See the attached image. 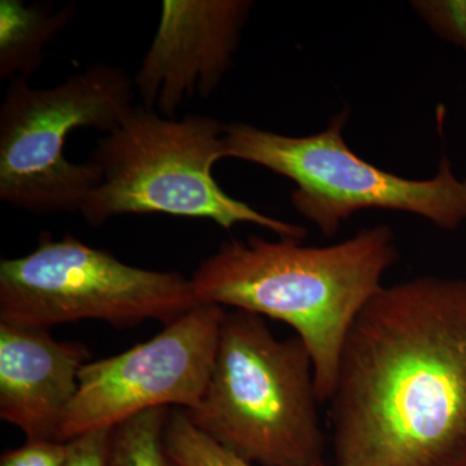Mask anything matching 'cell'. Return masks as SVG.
Segmentation results:
<instances>
[{"instance_id":"4","label":"cell","mask_w":466,"mask_h":466,"mask_svg":"<svg viewBox=\"0 0 466 466\" xmlns=\"http://www.w3.org/2000/svg\"><path fill=\"white\" fill-rule=\"evenodd\" d=\"M226 126L213 116L175 119L134 106L92 153L100 180L81 208L87 225L165 214L213 220L225 229L249 223L280 238L305 240V227L266 216L220 188L213 168L226 158Z\"/></svg>"},{"instance_id":"2","label":"cell","mask_w":466,"mask_h":466,"mask_svg":"<svg viewBox=\"0 0 466 466\" xmlns=\"http://www.w3.org/2000/svg\"><path fill=\"white\" fill-rule=\"evenodd\" d=\"M400 258L389 226L370 227L328 247L302 241L223 242L191 278L200 303L232 308L287 323L314 364L320 403L336 386L346 337Z\"/></svg>"},{"instance_id":"13","label":"cell","mask_w":466,"mask_h":466,"mask_svg":"<svg viewBox=\"0 0 466 466\" xmlns=\"http://www.w3.org/2000/svg\"><path fill=\"white\" fill-rule=\"evenodd\" d=\"M167 459L177 466H253L191 424L183 410L170 412L165 431Z\"/></svg>"},{"instance_id":"9","label":"cell","mask_w":466,"mask_h":466,"mask_svg":"<svg viewBox=\"0 0 466 466\" xmlns=\"http://www.w3.org/2000/svg\"><path fill=\"white\" fill-rule=\"evenodd\" d=\"M251 7L248 0H165L134 76L143 106L174 118L187 99H208L232 67Z\"/></svg>"},{"instance_id":"1","label":"cell","mask_w":466,"mask_h":466,"mask_svg":"<svg viewBox=\"0 0 466 466\" xmlns=\"http://www.w3.org/2000/svg\"><path fill=\"white\" fill-rule=\"evenodd\" d=\"M337 466H466V280L382 287L343 343Z\"/></svg>"},{"instance_id":"5","label":"cell","mask_w":466,"mask_h":466,"mask_svg":"<svg viewBox=\"0 0 466 466\" xmlns=\"http://www.w3.org/2000/svg\"><path fill=\"white\" fill-rule=\"evenodd\" d=\"M134 78L95 64L50 88L27 76L9 81L0 106V198L35 216L81 213L100 180L94 162L64 156L78 128L112 133L134 108Z\"/></svg>"},{"instance_id":"14","label":"cell","mask_w":466,"mask_h":466,"mask_svg":"<svg viewBox=\"0 0 466 466\" xmlns=\"http://www.w3.org/2000/svg\"><path fill=\"white\" fill-rule=\"evenodd\" d=\"M412 7L440 38L466 51V0H419Z\"/></svg>"},{"instance_id":"10","label":"cell","mask_w":466,"mask_h":466,"mask_svg":"<svg viewBox=\"0 0 466 466\" xmlns=\"http://www.w3.org/2000/svg\"><path fill=\"white\" fill-rule=\"evenodd\" d=\"M82 343L56 341L50 330L0 323V417L26 441H57L90 361Z\"/></svg>"},{"instance_id":"11","label":"cell","mask_w":466,"mask_h":466,"mask_svg":"<svg viewBox=\"0 0 466 466\" xmlns=\"http://www.w3.org/2000/svg\"><path fill=\"white\" fill-rule=\"evenodd\" d=\"M73 5H25L20 0L0 2V78L12 79L35 73L45 48L66 26Z\"/></svg>"},{"instance_id":"16","label":"cell","mask_w":466,"mask_h":466,"mask_svg":"<svg viewBox=\"0 0 466 466\" xmlns=\"http://www.w3.org/2000/svg\"><path fill=\"white\" fill-rule=\"evenodd\" d=\"M112 429L95 431L67 441L64 466H108Z\"/></svg>"},{"instance_id":"3","label":"cell","mask_w":466,"mask_h":466,"mask_svg":"<svg viewBox=\"0 0 466 466\" xmlns=\"http://www.w3.org/2000/svg\"><path fill=\"white\" fill-rule=\"evenodd\" d=\"M309 352L299 337L279 339L265 318L226 311L213 370L191 424L260 466H325Z\"/></svg>"},{"instance_id":"7","label":"cell","mask_w":466,"mask_h":466,"mask_svg":"<svg viewBox=\"0 0 466 466\" xmlns=\"http://www.w3.org/2000/svg\"><path fill=\"white\" fill-rule=\"evenodd\" d=\"M198 305L191 279L127 265L72 235L55 241L43 233L32 253L0 260V323L48 330L81 320L167 325Z\"/></svg>"},{"instance_id":"8","label":"cell","mask_w":466,"mask_h":466,"mask_svg":"<svg viewBox=\"0 0 466 466\" xmlns=\"http://www.w3.org/2000/svg\"><path fill=\"white\" fill-rule=\"evenodd\" d=\"M226 309L200 303L162 332L122 354L90 360L79 373L58 441L113 429L168 406L191 410L207 390Z\"/></svg>"},{"instance_id":"17","label":"cell","mask_w":466,"mask_h":466,"mask_svg":"<svg viewBox=\"0 0 466 466\" xmlns=\"http://www.w3.org/2000/svg\"><path fill=\"white\" fill-rule=\"evenodd\" d=\"M167 466H177L173 464V462L170 461V460L167 459Z\"/></svg>"},{"instance_id":"15","label":"cell","mask_w":466,"mask_h":466,"mask_svg":"<svg viewBox=\"0 0 466 466\" xmlns=\"http://www.w3.org/2000/svg\"><path fill=\"white\" fill-rule=\"evenodd\" d=\"M66 456L67 441H26L24 446L3 453L0 466H64Z\"/></svg>"},{"instance_id":"12","label":"cell","mask_w":466,"mask_h":466,"mask_svg":"<svg viewBox=\"0 0 466 466\" xmlns=\"http://www.w3.org/2000/svg\"><path fill=\"white\" fill-rule=\"evenodd\" d=\"M168 408H155L112 429L108 466H167L165 431Z\"/></svg>"},{"instance_id":"6","label":"cell","mask_w":466,"mask_h":466,"mask_svg":"<svg viewBox=\"0 0 466 466\" xmlns=\"http://www.w3.org/2000/svg\"><path fill=\"white\" fill-rule=\"evenodd\" d=\"M348 112L309 137H288L248 124L226 126L225 157L259 165L296 184L290 196L297 211L333 238L343 223L367 208L424 218L452 231L466 222V179L453 174L441 156L431 179L413 180L359 157L343 139Z\"/></svg>"}]
</instances>
